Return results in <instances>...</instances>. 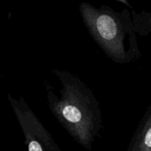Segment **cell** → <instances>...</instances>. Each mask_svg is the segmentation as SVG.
Instances as JSON below:
<instances>
[{
	"label": "cell",
	"instance_id": "6da1fadb",
	"mask_svg": "<svg viewBox=\"0 0 151 151\" xmlns=\"http://www.w3.org/2000/svg\"><path fill=\"white\" fill-rule=\"evenodd\" d=\"M53 76L60 87L44 82L49 109L59 123L76 142L87 150L103 128L100 103L93 91L76 75L53 69Z\"/></svg>",
	"mask_w": 151,
	"mask_h": 151
},
{
	"label": "cell",
	"instance_id": "7a4b0ae2",
	"mask_svg": "<svg viewBox=\"0 0 151 151\" xmlns=\"http://www.w3.org/2000/svg\"><path fill=\"white\" fill-rule=\"evenodd\" d=\"M84 26L94 42L115 63L127 64L141 56L131 12L106 4L97 7L86 1L79 5Z\"/></svg>",
	"mask_w": 151,
	"mask_h": 151
},
{
	"label": "cell",
	"instance_id": "3957f363",
	"mask_svg": "<svg viewBox=\"0 0 151 151\" xmlns=\"http://www.w3.org/2000/svg\"><path fill=\"white\" fill-rule=\"evenodd\" d=\"M9 103L24 136L28 151H62L24 98L7 95Z\"/></svg>",
	"mask_w": 151,
	"mask_h": 151
},
{
	"label": "cell",
	"instance_id": "277c9868",
	"mask_svg": "<svg viewBox=\"0 0 151 151\" xmlns=\"http://www.w3.org/2000/svg\"><path fill=\"white\" fill-rule=\"evenodd\" d=\"M126 151H151V106L140 121Z\"/></svg>",
	"mask_w": 151,
	"mask_h": 151
},
{
	"label": "cell",
	"instance_id": "5b68a950",
	"mask_svg": "<svg viewBox=\"0 0 151 151\" xmlns=\"http://www.w3.org/2000/svg\"><path fill=\"white\" fill-rule=\"evenodd\" d=\"M136 34L145 36L151 33V13L142 11L137 13L134 10L131 12Z\"/></svg>",
	"mask_w": 151,
	"mask_h": 151
}]
</instances>
